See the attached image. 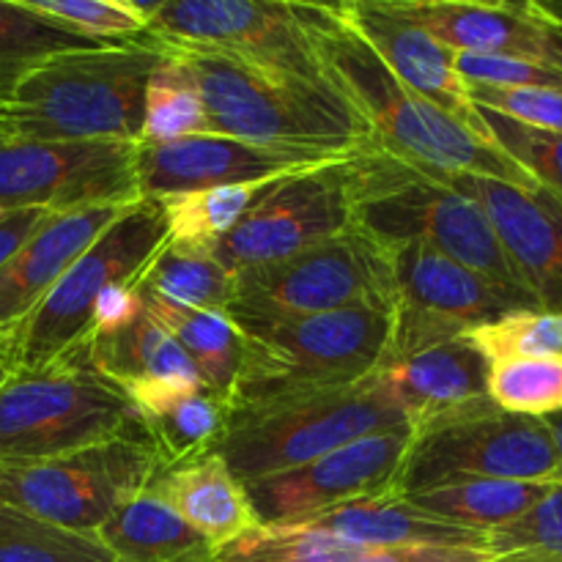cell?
I'll use <instances>...</instances> for the list:
<instances>
[{
  "label": "cell",
  "mask_w": 562,
  "mask_h": 562,
  "mask_svg": "<svg viewBox=\"0 0 562 562\" xmlns=\"http://www.w3.org/2000/svg\"><path fill=\"white\" fill-rule=\"evenodd\" d=\"M412 428L362 437L311 464L245 483L261 525L311 519L335 505L390 492L401 470Z\"/></svg>",
  "instance_id": "cell-16"
},
{
  "label": "cell",
  "mask_w": 562,
  "mask_h": 562,
  "mask_svg": "<svg viewBox=\"0 0 562 562\" xmlns=\"http://www.w3.org/2000/svg\"><path fill=\"white\" fill-rule=\"evenodd\" d=\"M335 162L346 159L302 157V154L250 146L234 137L195 135L165 146H137V184L143 198L157 201L173 192L206 190V187L291 179L296 173Z\"/></svg>",
  "instance_id": "cell-19"
},
{
  "label": "cell",
  "mask_w": 562,
  "mask_h": 562,
  "mask_svg": "<svg viewBox=\"0 0 562 562\" xmlns=\"http://www.w3.org/2000/svg\"><path fill=\"white\" fill-rule=\"evenodd\" d=\"M170 49L195 77L209 135L318 159H351L376 148L368 126L324 82L261 69L214 49Z\"/></svg>",
  "instance_id": "cell-3"
},
{
  "label": "cell",
  "mask_w": 562,
  "mask_h": 562,
  "mask_svg": "<svg viewBox=\"0 0 562 562\" xmlns=\"http://www.w3.org/2000/svg\"><path fill=\"white\" fill-rule=\"evenodd\" d=\"M488 562H549V560H538V558H521V554H510V558H494Z\"/></svg>",
  "instance_id": "cell-49"
},
{
  "label": "cell",
  "mask_w": 562,
  "mask_h": 562,
  "mask_svg": "<svg viewBox=\"0 0 562 562\" xmlns=\"http://www.w3.org/2000/svg\"><path fill=\"white\" fill-rule=\"evenodd\" d=\"M349 187L355 231L382 245L417 241L434 247L536 305L510 269L486 212L456 190L448 176L428 173L379 148H368L349 162Z\"/></svg>",
  "instance_id": "cell-5"
},
{
  "label": "cell",
  "mask_w": 562,
  "mask_h": 562,
  "mask_svg": "<svg viewBox=\"0 0 562 562\" xmlns=\"http://www.w3.org/2000/svg\"><path fill=\"white\" fill-rule=\"evenodd\" d=\"M162 470L214 453L231 423L228 401L203 384H162L130 395Z\"/></svg>",
  "instance_id": "cell-25"
},
{
  "label": "cell",
  "mask_w": 562,
  "mask_h": 562,
  "mask_svg": "<svg viewBox=\"0 0 562 562\" xmlns=\"http://www.w3.org/2000/svg\"><path fill=\"white\" fill-rule=\"evenodd\" d=\"M278 181H250V184L206 187V190L173 192L157 198L162 209L168 245L214 252L220 241L239 225V220L272 190Z\"/></svg>",
  "instance_id": "cell-29"
},
{
  "label": "cell",
  "mask_w": 562,
  "mask_h": 562,
  "mask_svg": "<svg viewBox=\"0 0 562 562\" xmlns=\"http://www.w3.org/2000/svg\"><path fill=\"white\" fill-rule=\"evenodd\" d=\"M302 525L329 532L357 549L412 547V543L486 549V532L423 514L415 505L406 503V497H398L393 492L335 505L324 514L302 519Z\"/></svg>",
  "instance_id": "cell-24"
},
{
  "label": "cell",
  "mask_w": 562,
  "mask_h": 562,
  "mask_svg": "<svg viewBox=\"0 0 562 562\" xmlns=\"http://www.w3.org/2000/svg\"><path fill=\"white\" fill-rule=\"evenodd\" d=\"M137 201H143L137 143L0 140V212L42 209L47 214H69Z\"/></svg>",
  "instance_id": "cell-13"
},
{
  "label": "cell",
  "mask_w": 562,
  "mask_h": 562,
  "mask_svg": "<svg viewBox=\"0 0 562 562\" xmlns=\"http://www.w3.org/2000/svg\"><path fill=\"white\" fill-rule=\"evenodd\" d=\"M93 538L115 562H209L214 552L206 538L148 488L124 499Z\"/></svg>",
  "instance_id": "cell-27"
},
{
  "label": "cell",
  "mask_w": 562,
  "mask_h": 562,
  "mask_svg": "<svg viewBox=\"0 0 562 562\" xmlns=\"http://www.w3.org/2000/svg\"><path fill=\"white\" fill-rule=\"evenodd\" d=\"M165 241L168 228L157 201L143 198L126 206L16 329L14 371H42L82 349L99 296L113 285H135Z\"/></svg>",
  "instance_id": "cell-8"
},
{
  "label": "cell",
  "mask_w": 562,
  "mask_h": 562,
  "mask_svg": "<svg viewBox=\"0 0 562 562\" xmlns=\"http://www.w3.org/2000/svg\"><path fill=\"white\" fill-rule=\"evenodd\" d=\"M146 33L168 47L214 49L322 82L296 5L285 0H157Z\"/></svg>",
  "instance_id": "cell-14"
},
{
  "label": "cell",
  "mask_w": 562,
  "mask_h": 562,
  "mask_svg": "<svg viewBox=\"0 0 562 562\" xmlns=\"http://www.w3.org/2000/svg\"><path fill=\"white\" fill-rule=\"evenodd\" d=\"M140 311V296H137V291L132 289V285H113V289L104 291L97 300V305H93L91 338L99 333H113V329L126 327Z\"/></svg>",
  "instance_id": "cell-44"
},
{
  "label": "cell",
  "mask_w": 562,
  "mask_h": 562,
  "mask_svg": "<svg viewBox=\"0 0 562 562\" xmlns=\"http://www.w3.org/2000/svg\"><path fill=\"white\" fill-rule=\"evenodd\" d=\"M395 428H409V423L379 393L371 373L344 390L234 412L217 453L236 481L250 483Z\"/></svg>",
  "instance_id": "cell-7"
},
{
  "label": "cell",
  "mask_w": 562,
  "mask_h": 562,
  "mask_svg": "<svg viewBox=\"0 0 562 562\" xmlns=\"http://www.w3.org/2000/svg\"><path fill=\"white\" fill-rule=\"evenodd\" d=\"M162 470L146 437H124L33 464H0V503L58 530L93 538Z\"/></svg>",
  "instance_id": "cell-9"
},
{
  "label": "cell",
  "mask_w": 562,
  "mask_h": 562,
  "mask_svg": "<svg viewBox=\"0 0 562 562\" xmlns=\"http://www.w3.org/2000/svg\"><path fill=\"white\" fill-rule=\"evenodd\" d=\"M124 209L88 206L69 214H49L38 225L36 234L0 267V338H14L60 274Z\"/></svg>",
  "instance_id": "cell-22"
},
{
  "label": "cell",
  "mask_w": 562,
  "mask_h": 562,
  "mask_svg": "<svg viewBox=\"0 0 562 562\" xmlns=\"http://www.w3.org/2000/svg\"><path fill=\"white\" fill-rule=\"evenodd\" d=\"M486 212L521 289L541 311L562 313V203L547 190H521L481 176H448Z\"/></svg>",
  "instance_id": "cell-17"
},
{
  "label": "cell",
  "mask_w": 562,
  "mask_h": 562,
  "mask_svg": "<svg viewBox=\"0 0 562 562\" xmlns=\"http://www.w3.org/2000/svg\"><path fill=\"white\" fill-rule=\"evenodd\" d=\"M195 135H209L201 91L190 66L170 49L168 60L148 77L137 146H165Z\"/></svg>",
  "instance_id": "cell-32"
},
{
  "label": "cell",
  "mask_w": 562,
  "mask_h": 562,
  "mask_svg": "<svg viewBox=\"0 0 562 562\" xmlns=\"http://www.w3.org/2000/svg\"><path fill=\"white\" fill-rule=\"evenodd\" d=\"M146 437L135 404L91 368L86 346L0 384V464L49 461L91 445Z\"/></svg>",
  "instance_id": "cell-6"
},
{
  "label": "cell",
  "mask_w": 562,
  "mask_h": 562,
  "mask_svg": "<svg viewBox=\"0 0 562 562\" xmlns=\"http://www.w3.org/2000/svg\"><path fill=\"white\" fill-rule=\"evenodd\" d=\"M362 302H387L382 247L349 228L283 261L236 269L225 313L316 316Z\"/></svg>",
  "instance_id": "cell-12"
},
{
  "label": "cell",
  "mask_w": 562,
  "mask_h": 562,
  "mask_svg": "<svg viewBox=\"0 0 562 562\" xmlns=\"http://www.w3.org/2000/svg\"><path fill=\"white\" fill-rule=\"evenodd\" d=\"M86 44L93 42L22 9L16 0H0V97L42 58Z\"/></svg>",
  "instance_id": "cell-35"
},
{
  "label": "cell",
  "mask_w": 562,
  "mask_h": 562,
  "mask_svg": "<svg viewBox=\"0 0 562 562\" xmlns=\"http://www.w3.org/2000/svg\"><path fill=\"white\" fill-rule=\"evenodd\" d=\"M488 366L505 360H532V357L562 355V313L541 307H516L494 322L472 327L467 333Z\"/></svg>",
  "instance_id": "cell-36"
},
{
  "label": "cell",
  "mask_w": 562,
  "mask_h": 562,
  "mask_svg": "<svg viewBox=\"0 0 562 562\" xmlns=\"http://www.w3.org/2000/svg\"><path fill=\"white\" fill-rule=\"evenodd\" d=\"M481 130L499 151L514 159L541 190L562 203V135L532 130L514 119L475 104Z\"/></svg>",
  "instance_id": "cell-39"
},
{
  "label": "cell",
  "mask_w": 562,
  "mask_h": 562,
  "mask_svg": "<svg viewBox=\"0 0 562 562\" xmlns=\"http://www.w3.org/2000/svg\"><path fill=\"white\" fill-rule=\"evenodd\" d=\"M552 486L554 483L527 481H461L409 494L406 503L450 525L488 532L527 514Z\"/></svg>",
  "instance_id": "cell-30"
},
{
  "label": "cell",
  "mask_w": 562,
  "mask_h": 562,
  "mask_svg": "<svg viewBox=\"0 0 562 562\" xmlns=\"http://www.w3.org/2000/svg\"><path fill=\"white\" fill-rule=\"evenodd\" d=\"M168 55L151 33L47 55L0 97V140L137 143L148 77Z\"/></svg>",
  "instance_id": "cell-2"
},
{
  "label": "cell",
  "mask_w": 562,
  "mask_h": 562,
  "mask_svg": "<svg viewBox=\"0 0 562 562\" xmlns=\"http://www.w3.org/2000/svg\"><path fill=\"white\" fill-rule=\"evenodd\" d=\"M228 316L241 335L231 415L360 384L384 362L393 329L387 302L316 316Z\"/></svg>",
  "instance_id": "cell-4"
},
{
  "label": "cell",
  "mask_w": 562,
  "mask_h": 562,
  "mask_svg": "<svg viewBox=\"0 0 562 562\" xmlns=\"http://www.w3.org/2000/svg\"><path fill=\"white\" fill-rule=\"evenodd\" d=\"M472 104L494 110L532 130L562 135V91L552 88H492L470 86Z\"/></svg>",
  "instance_id": "cell-42"
},
{
  "label": "cell",
  "mask_w": 562,
  "mask_h": 562,
  "mask_svg": "<svg viewBox=\"0 0 562 562\" xmlns=\"http://www.w3.org/2000/svg\"><path fill=\"white\" fill-rule=\"evenodd\" d=\"M338 9L406 91L483 135L475 104L470 99V86L461 80L453 66V49L393 11L387 0L338 3Z\"/></svg>",
  "instance_id": "cell-21"
},
{
  "label": "cell",
  "mask_w": 562,
  "mask_h": 562,
  "mask_svg": "<svg viewBox=\"0 0 562 562\" xmlns=\"http://www.w3.org/2000/svg\"><path fill=\"white\" fill-rule=\"evenodd\" d=\"M148 492L170 505L212 549L261 527L245 483L236 481L217 450L190 464L159 470Z\"/></svg>",
  "instance_id": "cell-23"
},
{
  "label": "cell",
  "mask_w": 562,
  "mask_h": 562,
  "mask_svg": "<svg viewBox=\"0 0 562 562\" xmlns=\"http://www.w3.org/2000/svg\"><path fill=\"white\" fill-rule=\"evenodd\" d=\"M379 247L393 316L384 360L409 357L445 340L461 338L472 327L494 322L516 307H536L428 245L379 241Z\"/></svg>",
  "instance_id": "cell-11"
},
{
  "label": "cell",
  "mask_w": 562,
  "mask_h": 562,
  "mask_svg": "<svg viewBox=\"0 0 562 562\" xmlns=\"http://www.w3.org/2000/svg\"><path fill=\"white\" fill-rule=\"evenodd\" d=\"M547 428H549V437H552L554 442V450H558V459H560V481L562 483V415H554V417H547Z\"/></svg>",
  "instance_id": "cell-46"
},
{
  "label": "cell",
  "mask_w": 562,
  "mask_h": 562,
  "mask_svg": "<svg viewBox=\"0 0 562 562\" xmlns=\"http://www.w3.org/2000/svg\"><path fill=\"white\" fill-rule=\"evenodd\" d=\"M543 9L549 11V16H552L554 22H560L562 25V3H543Z\"/></svg>",
  "instance_id": "cell-50"
},
{
  "label": "cell",
  "mask_w": 562,
  "mask_h": 562,
  "mask_svg": "<svg viewBox=\"0 0 562 562\" xmlns=\"http://www.w3.org/2000/svg\"><path fill=\"white\" fill-rule=\"evenodd\" d=\"M456 71L467 86L492 88H552L562 91V69L525 58H497V55L456 53Z\"/></svg>",
  "instance_id": "cell-41"
},
{
  "label": "cell",
  "mask_w": 562,
  "mask_h": 562,
  "mask_svg": "<svg viewBox=\"0 0 562 562\" xmlns=\"http://www.w3.org/2000/svg\"><path fill=\"white\" fill-rule=\"evenodd\" d=\"M86 355L93 371L115 384L126 398L162 384H203L190 357L146 311L137 313L126 327L93 335L86 344Z\"/></svg>",
  "instance_id": "cell-26"
},
{
  "label": "cell",
  "mask_w": 562,
  "mask_h": 562,
  "mask_svg": "<svg viewBox=\"0 0 562 562\" xmlns=\"http://www.w3.org/2000/svg\"><path fill=\"white\" fill-rule=\"evenodd\" d=\"M492 552L477 547H437V543H412V547L362 549L351 562H488Z\"/></svg>",
  "instance_id": "cell-43"
},
{
  "label": "cell",
  "mask_w": 562,
  "mask_h": 562,
  "mask_svg": "<svg viewBox=\"0 0 562 562\" xmlns=\"http://www.w3.org/2000/svg\"><path fill=\"white\" fill-rule=\"evenodd\" d=\"M0 360H14V338H0Z\"/></svg>",
  "instance_id": "cell-47"
},
{
  "label": "cell",
  "mask_w": 562,
  "mask_h": 562,
  "mask_svg": "<svg viewBox=\"0 0 562 562\" xmlns=\"http://www.w3.org/2000/svg\"><path fill=\"white\" fill-rule=\"evenodd\" d=\"M488 398L505 415H562V355L505 360L488 366Z\"/></svg>",
  "instance_id": "cell-34"
},
{
  "label": "cell",
  "mask_w": 562,
  "mask_h": 562,
  "mask_svg": "<svg viewBox=\"0 0 562 562\" xmlns=\"http://www.w3.org/2000/svg\"><path fill=\"white\" fill-rule=\"evenodd\" d=\"M14 373V360H0V384Z\"/></svg>",
  "instance_id": "cell-48"
},
{
  "label": "cell",
  "mask_w": 562,
  "mask_h": 562,
  "mask_svg": "<svg viewBox=\"0 0 562 562\" xmlns=\"http://www.w3.org/2000/svg\"><path fill=\"white\" fill-rule=\"evenodd\" d=\"M132 289L151 291L162 300L195 311H228L234 272H228L214 252L165 241L162 250L148 261Z\"/></svg>",
  "instance_id": "cell-31"
},
{
  "label": "cell",
  "mask_w": 562,
  "mask_h": 562,
  "mask_svg": "<svg viewBox=\"0 0 562 562\" xmlns=\"http://www.w3.org/2000/svg\"><path fill=\"white\" fill-rule=\"evenodd\" d=\"M140 305L195 366L203 387L228 401L241 366V335L225 311H195L135 289Z\"/></svg>",
  "instance_id": "cell-28"
},
{
  "label": "cell",
  "mask_w": 562,
  "mask_h": 562,
  "mask_svg": "<svg viewBox=\"0 0 562 562\" xmlns=\"http://www.w3.org/2000/svg\"><path fill=\"white\" fill-rule=\"evenodd\" d=\"M0 562H115L97 538L58 530L0 503Z\"/></svg>",
  "instance_id": "cell-37"
},
{
  "label": "cell",
  "mask_w": 562,
  "mask_h": 562,
  "mask_svg": "<svg viewBox=\"0 0 562 562\" xmlns=\"http://www.w3.org/2000/svg\"><path fill=\"white\" fill-rule=\"evenodd\" d=\"M318 77L368 126L379 151L437 176H481L536 190V181L486 135L406 91L344 20L338 3H294Z\"/></svg>",
  "instance_id": "cell-1"
},
{
  "label": "cell",
  "mask_w": 562,
  "mask_h": 562,
  "mask_svg": "<svg viewBox=\"0 0 562 562\" xmlns=\"http://www.w3.org/2000/svg\"><path fill=\"white\" fill-rule=\"evenodd\" d=\"M362 549L307 527L302 521L289 525H261L225 547L214 549L209 562H351Z\"/></svg>",
  "instance_id": "cell-33"
},
{
  "label": "cell",
  "mask_w": 562,
  "mask_h": 562,
  "mask_svg": "<svg viewBox=\"0 0 562 562\" xmlns=\"http://www.w3.org/2000/svg\"><path fill=\"white\" fill-rule=\"evenodd\" d=\"M486 552L494 558H538L562 562V483H554L547 497L519 519L486 532Z\"/></svg>",
  "instance_id": "cell-40"
},
{
  "label": "cell",
  "mask_w": 562,
  "mask_h": 562,
  "mask_svg": "<svg viewBox=\"0 0 562 562\" xmlns=\"http://www.w3.org/2000/svg\"><path fill=\"white\" fill-rule=\"evenodd\" d=\"M22 9L91 42H113L146 33L154 3L135 0H16Z\"/></svg>",
  "instance_id": "cell-38"
},
{
  "label": "cell",
  "mask_w": 562,
  "mask_h": 562,
  "mask_svg": "<svg viewBox=\"0 0 562 562\" xmlns=\"http://www.w3.org/2000/svg\"><path fill=\"white\" fill-rule=\"evenodd\" d=\"M49 214L42 209H16V212H0V267L36 234L38 225Z\"/></svg>",
  "instance_id": "cell-45"
},
{
  "label": "cell",
  "mask_w": 562,
  "mask_h": 562,
  "mask_svg": "<svg viewBox=\"0 0 562 562\" xmlns=\"http://www.w3.org/2000/svg\"><path fill=\"white\" fill-rule=\"evenodd\" d=\"M393 11L420 25L453 53L497 55L562 69V25L543 3L477 0H387Z\"/></svg>",
  "instance_id": "cell-18"
},
{
  "label": "cell",
  "mask_w": 562,
  "mask_h": 562,
  "mask_svg": "<svg viewBox=\"0 0 562 562\" xmlns=\"http://www.w3.org/2000/svg\"><path fill=\"white\" fill-rule=\"evenodd\" d=\"M379 393L406 417L412 431L492 409L488 362L467 335L409 357L384 360L373 371Z\"/></svg>",
  "instance_id": "cell-20"
},
{
  "label": "cell",
  "mask_w": 562,
  "mask_h": 562,
  "mask_svg": "<svg viewBox=\"0 0 562 562\" xmlns=\"http://www.w3.org/2000/svg\"><path fill=\"white\" fill-rule=\"evenodd\" d=\"M351 159L278 181L220 241L214 250L220 263L228 272H236L283 261L305 247L349 231Z\"/></svg>",
  "instance_id": "cell-15"
},
{
  "label": "cell",
  "mask_w": 562,
  "mask_h": 562,
  "mask_svg": "<svg viewBox=\"0 0 562 562\" xmlns=\"http://www.w3.org/2000/svg\"><path fill=\"white\" fill-rule=\"evenodd\" d=\"M461 481L558 483L560 459L547 423L492 406L412 431L390 492L409 497Z\"/></svg>",
  "instance_id": "cell-10"
}]
</instances>
